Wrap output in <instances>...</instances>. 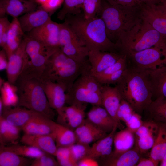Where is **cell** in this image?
<instances>
[{"instance_id":"b9f144b4","label":"cell","mask_w":166,"mask_h":166,"mask_svg":"<svg viewBox=\"0 0 166 166\" xmlns=\"http://www.w3.org/2000/svg\"><path fill=\"white\" fill-rule=\"evenodd\" d=\"M69 146L73 158L77 162L87 156L90 147L89 144L77 142Z\"/></svg>"},{"instance_id":"74e56055","label":"cell","mask_w":166,"mask_h":166,"mask_svg":"<svg viewBox=\"0 0 166 166\" xmlns=\"http://www.w3.org/2000/svg\"><path fill=\"white\" fill-rule=\"evenodd\" d=\"M56 157L59 166H78L77 162L73 158L69 146L57 148Z\"/></svg>"},{"instance_id":"bcb514c9","label":"cell","mask_w":166,"mask_h":166,"mask_svg":"<svg viewBox=\"0 0 166 166\" xmlns=\"http://www.w3.org/2000/svg\"><path fill=\"white\" fill-rule=\"evenodd\" d=\"M143 122L140 115L135 112L129 120L125 123L127 128L135 133L142 125Z\"/></svg>"},{"instance_id":"4fadbf2b","label":"cell","mask_w":166,"mask_h":166,"mask_svg":"<svg viewBox=\"0 0 166 166\" xmlns=\"http://www.w3.org/2000/svg\"><path fill=\"white\" fill-rule=\"evenodd\" d=\"M86 104L65 106L57 113V122L73 130L85 119Z\"/></svg>"},{"instance_id":"9c48e42d","label":"cell","mask_w":166,"mask_h":166,"mask_svg":"<svg viewBox=\"0 0 166 166\" xmlns=\"http://www.w3.org/2000/svg\"><path fill=\"white\" fill-rule=\"evenodd\" d=\"M61 23L51 19L42 26L27 33L30 37L35 39L48 46L60 48L59 39Z\"/></svg>"},{"instance_id":"484cf974","label":"cell","mask_w":166,"mask_h":166,"mask_svg":"<svg viewBox=\"0 0 166 166\" xmlns=\"http://www.w3.org/2000/svg\"><path fill=\"white\" fill-rule=\"evenodd\" d=\"M140 153L135 147L119 155H111L103 160V165L107 166H136L140 158Z\"/></svg>"},{"instance_id":"30bf717a","label":"cell","mask_w":166,"mask_h":166,"mask_svg":"<svg viewBox=\"0 0 166 166\" xmlns=\"http://www.w3.org/2000/svg\"><path fill=\"white\" fill-rule=\"evenodd\" d=\"M158 129V123L151 119L144 121L135 133V146L141 154L151 150L157 136Z\"/></svg>"},{"instance_id":"d590c367","label":"cell","mask_w":166,"mask_h":166,"mask_svg":"<svg viewBox=\"0 0 166 166\" xmlns=\"http://www.w3.org/2000/svg\"><path fill=\"white\" fill-rule=\"evenodd\" d=\"M1 98L4 106L10 107L16 106L18 101L15 86L8 82H4L0 87Z\"/></svg>"},{"instance_id":"ac0fdd59","label":"cell","mask_w":166,"mask_h":166,"mask_svg":"<svg viewBox=\"0 0 166 166\" xmlns=\"http://www.w3.org/2000/svg\"><path fill=\"white\" fill-rule=\"evenodd\" d=\"M102 106L121 126L117 116V112L123 99L118 88L107 85H102L101 89Z\"/></svg>"},{"instance_id":"d6986e66","label":"cell","mask_w":166,"mask_h":166,"mask_svg":"<svg viewBox=\"0 0 166 166\" xmlns=\"http://www.w3.org/2000/svg\"><path fill=\"white\" fill-rule=\"evenodd\" d=\"M23 144L30 146L44 152L56 156L57 147L52 135H31L25 134L20 139Z\"/></svg>"},{"instance_id":"681fc988","label":"cell","mask_w":166,"mask_h":166,"mask_svg":"<svg viewBox=\"0 0 166 166\" xmlns=\"http://www.w3.org/2000/svg\"><path fill=\"white\" fill-rule=\"evenodd\" d=\"M78 166H98L99 164L97 161L88 156H86L77 162Z\"/></svg>"},{"instance_id":"83f0119b","label":"cell","mask_w":166,"mask_h":166,"mask_svg":"<svg viewBox=\"0 0 166 166\" xmlns=\"http://www.w3.org/2000/svg\"><path fill=\"white\" fill-rule=\"evenodd\" d=\"M149 76L153 97L166 98V65L149 72Z\"/></svg>"},{"instance_id":"5bb4252c","label":"cell","mask_w":166,"mask_h":166,"mask_svg":"<svg viewBox=\"0 0 166 166\" xmlns=\"http://www.w3.org/2000/svg\"><path fill=\"white\" fill-rule=\"evenodd\" d=\"M123 55L119 53L99 50L89 51L88 59L92 73L95 75L117 62Z\"/></svg>"},{"instance_id":"6f0895ef","label":"cell","mask_w":166,"mask_h":166,"mask_svg":"<svg viewBox=\"0 0 166 166\" xmlns=\"http://www.w3.org/2000/svg\"><path fill=\"white\" fill-rule=\"evenodd\" d=\"M28 0V1H30L33 2H36V0Z\"/></svg>"},{"instance_id":"7a4b0ae2","label":"cell","mask_w":166,"mask_h":166,"mask_svg":"<svg viewBox=\"0 0 166 166\" xmlns=\"http://www.w3.org/2000/svg\"><path fill=\"white\" fill-rule=\"evenodd\" d=\"M149 71L128 66L127 72L117 87L122 99L138 113L146 110L152 101Z\"/></svg>"},{"instance_id":"1f68e13d","label":"cell","mask_w":166,"mask_h":166,"mask_svg":"<svg viewBox=\"0 0 166 166\" xmlns=\"http://www.w3.org/2000/svg\"><path fill=\"white\" fill-rule=\"evenodd\" d=\"M31 158L19 156L11 151L0 148V166H31Z\"/></svg>"},{"instance_id":"603a6c76","label":"cell","mask_w":166,"mask_h":166,"mask_svg":"<svg viewBox=\"0 0 166 166\" xmlns=\"http://www.w3.org/2000/svg\"><path fill=\"white\" fill-rule=\"evenodd\" d=\"M117 127L116 126L106 136L94 142L90 147L87 156L96 160L101 158L104 160L111 156L113 151L114 137Z\"/></svg>"},{"instance_id":"f35d334b","label":"cell","mask_w":166,"mask_h":166,"mask_svg":"<svg viewBox=\"0 0 166 166\" xmlns=\"http://www.w3.org/2000/svg\"><path fill=\"white\" fill-rule=\"evenodd\" d=\"M102 0H84L82 10L84 17L91 19L97 16Z\"/></svg>"},{"instance_id":"8992f818","label":"cell","mask_w":166,"mask_h":166,"mask_svg":"<svg viewBox=\"0 0 166 166\" xmlns=\"http://www.w3.org/2000/svg\"><path fill=\"white\" fill-rule=\"evenodd\" d=\"M128 65L138 70L151 71L166 65V49L153 47L126 55Z\"/></svg>"},{"instance_id":"ba28073f","label":"cell","mask_w":166,"mask_h":166,"mask_svg":"<svg viewBox=\"0 0 166 166\" xmlns=\"http://www.w3.org/2000/svg\"><path fill=\"white\" fill-rule=\"evenodd\" d=\"M27 37L25 35L24 38L17 49L8 58L6 69L8 82L14 85L28 62L29 58L26 49Z\"/></svg>"},{"instance_id":"3957f363","label":"cell","mask_w":166,"mask_h":166,"mask_svg":"<svg viewBox=\"0 0 166 166\" xmlns=\"http://www.w3.org/2000/svg\"><path fill=\"white\" fill-rule=\"evenodd\" d=\"M115 43L117 52L125 55L153 47L166 49V37L140 18L130 30Z\"/></svg>"},{"instance_id":"5b68a950","label":"cell","mask_w":166,"mask_h":166,"mask_svg":"<svg viewBox=\"0 0 166 166\" xmlns=\"http://www.w3.org/2000/svg\"><path fill=\"white\" fill-rule=\"evenodd\" d=\"M14 85L18 97L16 106L31 110L53 120L54 110L49 104L41 80L20 75Z\"/></svg>"},{"instance_id":"52a82bcc","label":"cell","mask_w":166,"mask_h":166,"mask_svg":"<svg viewBox=\"0 0 166 166\" xmlns=\"http://www.w3.org/2000/svg\"><path fill=\"white\" fill-rule=\"evenodd\" d=\"M90 65L88 59L84 61L79 62L68 57L65 63L50 81L61 84L66 93L71 89L77 79Z\"/></svg>"},{"instance_id":"c3c4849f","label":"cell","mask_w":166,"mask_h":166,"mask_svg":"<svg viewBox=\"0 0 166 166\" xmlns=\"http://www.w3.org/2000/svg\"><path fill=\"white\" fill-rule=\"evenodd\" d=\"M63 0H48L41 6L48 12L51 15L63 3Z\"/></svg>"},{"instance_id":"4316f807","label":"cell","mask_w":166,"mask_h":166,"mask_svg":"<svg viewBox=\"0 0 166 166\" xmlns=\"http://www.w3.org/2000/svg\"><path fill=\"white\" fill-rule=\"evenodd\" d=\"M113 144L114 148L113 156H117L129 150L135 144L134 133L127 128L116 132Z\"/></svg>"},{"instance_id":"836d02e7","label":"cell","mask_w":166,"mask_h":166,"mask_svg":"<svg viewBox=\"0 0 166 166\" xmlns=\"http://www.w3.org/2000/svg\"><path fill=\"white\" fill-rule=\"evenodd\" d=\"M151 120L157 123H166V98H155L146 109Z\"/></svg>"},{"instance_id":"ab89813d","label":"cell","mask_w":166,"mask_h":166,"mask_svg":"<svg viewBox=\"0 0 166 166\" xmlns=\"http://www.w3.org/2000/svg\"><path fill=\"white\" fill-rule=\"evenodd\" d=\"M128 66L127 57L125 55H123L115 63L109 67L102 72L94 76L98 81L110 75L119 70L127 67Z\"/></svg>"},{"instance_id":"277c9868","label":"cell","mask_w":166,"mask_h":166,"mask_svg":"<svg viewBox=\"0 0 166 166\" xmlns=\"http://www.w3.org/2000/svg\"><path fill=\"white\" fill-rule=\"evenodd\" d=\"M140 9L113 6L102 0L97 16L104 21L109 39L115 43L139 21Z\"/></svg>"},{"instance_id":"f5cc1de1","label":"cell","mask_w":166,"mask_h":166,"mask_svg":"<svg viewBox=\"0 0 166 166\" xmlns=\"http://www.w3.org/2000/svg\"><path fill=\"white\" fill-rule=\"evenodd\" d=\"M145 4H157L160 3L161 0H140Z\"/></svg>"},{"instance_id":"816d5d0a","label":"cell","mask_w":166,"mask_h":166,"mask_svg":"<svg viewBox=\"0 0 166 166\" xmlns=\"http://www.w3.org/2000/svg\"><path fill=\"white\" fill-rule=\"evenodd\" d=\"M8 59L5 51L2 49L0 51V70L6 69L8 64Z\"/></svg>"},{"instance_id":"cb8c5ba5","label":"cell","mask_w":166,"mask_h":166,"mask_svg":"<svg viewBox=\"0 0 166 166\" xmlns=\"http://www.w3.org/2000/svg\"><path fill=\"white\" fill-rule=\"evenodd\" d=\"M25 36L18 18H13L8 30L6 45L3 49L8 59L18 47Z\"/></svg>"},{"instance_id":"9f6ffc18","label":"cell","mask_w":166,"mask_h":166,"mask_svg":"<svg viewBox=\"0 0 166 166\" xmlns=\"http://www.w3.org/2000/svg\"><path fill=\"white\" fill-rule=\"evenodd\" d=\"M48 0H36V2L37 3L41 4V5H43Z\"/></svg>"},{"instance_id":"2e32d148","label":"cell","mask_w":166,"mask_h":166,"mask_svg":"<svg viewBox=\"0 0 166 166\" xmlns=\"http://www.w3.org/2000/svg\"><path fill=\"white\" fill-rule=\"evenodd\" d=\"M41 81L50 107L58 113L66 103L65 90L61 84L57 82L48 80H44Z\"/></svg>"},{"instance_id":"f6af8a7d","label":"cell","mask_w":166,"mask_h":166,"mask_svg":"<svg viewBox=\"0 0 166 166\" xmlns=\"http://www.w3.org/2000/svg\"><path fill=\"white\" fill-rule=\"evenodd\" d=\"M10 23L7 16L0 18V46L2 49L6 45L8 32Z\"/></svg>"},{"instance_id":"7402d4cb","label":"cell","mask_w":166,"mask_h":166,"mask_svg":"<svg viewBox=\"0 0 166 166\" xmlns=\"http://www.w3.org/2000/svg\"><path fill=\"white\" fill-rule=\"evenodd\" d=\"M87 118L103 131L109 134L116 126L117 122L102 106L93 105L87 113Z\"/></svg>"},{"instance_id":"e0dca14e","label":"cell","mask_w":166,"mask_h":166,"mask_svg":"<svg viewBox=\"0 0 166 166\" xmlns=\"http://www.w3.org/2000/svg\"><path fill=\"white\" fill-rule=\"evenodd\" d=\"M37 3L26 0H0V18L8 14L19 17L36 10Z\"/></svg>"},{"instance_id":"11a10c76","label":"cell","mask_w":166,"mask_h":166,"mask_svg":"<svg viewBox=\"0 0 166 166\" xmlns=\"http://www.w3.org/2000/svg\"><path fill=\"white\" fill-rule=\"evenodd\" d=\"M160 162V166H166V152Z\"/></svg>"},{"instance_id":"ee69618b","label":"cell","mask_w":166,"mask_h":166,"mask_svg":"<svg viewBox=\"0 0 166 166\" xmlns=\"http://www.w3.org/2000/svg\"><path fill=\"white\" fill-rule=\"evenodd\" d=\"M128 67L122 69L98 81L102 85H117L121 81L126 74Z\"/></svg>"},{"instance_id":"f546056e","label":"cell","mask_w":166,"mask_h":166,"mask_svg":"<svg viewBox=\"0 0 166 166\" xmlns=\"http://www.w3.org/2000/svg\"><path fill=\"white\" fill-rule=\"evenodd\" d=\"M68 57L60 48H58L48 59L41 80H50L65 63Z\"/></svg>"},{"instance_id":"d4e9b609","label":"cell","mask_w":166,"mask_h":166,"mask_svg":"<svg viewBox=\"0 0 166 166\" xmlns=\"http://www.w3.org/2000/svg\"><path fill=\"white\" fill-rule=\"evenodd\" d=\"M50 123L52 129V135L53 137L57 148L69 146L77 142L74 131L52 120Z\"/></svg>"},{"instance_id":"db71d44e","label":"cell","mask_w":166,"mask_h":166,"mask_svg":"<svg viewBox=\"0 0 166 166\" xmlns=\"http://www.w3.org/2000/svg\"><path fill=\"white\" fill-rule=\"evenodd\" d=\"M158 4L166 12V0H161Z\"/></svg>"},{"instance_id":"6da1fadb","label":"cell","mask_w":166,"mask_h":166,"mask_svg":"<svg viewBox=\"0 0 166 166\" xmlns=\"http://www.w3.org/2000/svg\"><path fill=\"white\" fill-rule=\"evenodd\" d=\"M64 20L89 51L95 50L118 53L115 43L108 37L104 22L99 16L87 19L81 13L67 15Z\"/></svg>"},{"instance_id":"7bdbcfd3","label":"cell","mask_w":166,"mask_h":166,"mask_svg":"<svg viewBox=\"0 0 166 166\" xmlns=\"http://www.w3.org/2000/svg\"><path fill=\"white\" fill-rule=\"evenodd\" d=\"M53 156L45 153L33 160L31 166H59L57 160Z\"/></svg>"},{"instance_id":"7c38bea8","label":"cell","mask_w":166,"mask_h":166,"mask_svg":"<svg viewBox=\"0 0 166 166\" xmlns=\"http://www.w3.org/2000/svg\"><path fill=\"white\" fill-rule=\"evenodd\" d=\"M140 16L166 37V12L158 4L142 6L140 9Z\"/></svg>"},{"instance_id":"4dcf8cb0","label":"cell","mask_w":166,"mask_h":166,"mask_svg":"<svg viewBox=\"0 0 166 166\" xmlns=\"http://www.w3.org/2000/svg\"><path fill=\"white\" fill-rule=\"evenodd\" d=\"M158 123L157 136L151 150L149 157L160 162L166 152V123Z\"/></svg>"},{"instance_id":"e575fe53","label":"cell","mask_w":166,"mask_h":166,"mask_svg":"<svg viewBox=\"0 0 166 166\" xmlns=\"http://www.w3.org/2000/svg\"><path fill=\"white\" fill-rule=\"evenodd\" d=\"M0 147L19 156L31 159L37 158L45 153L37 148L30 146L25 144L21 145L16 143L8 146L1 145Z\"/></svg>"},{"instance_id":"d6a6232c","label":"cell","mask_w":166,"mask_h":166,"mask_svg":"<svg viewBox=\"0 0 166 166\" xmlns=\"http://www.w3.org/2000/svg\"><path fill=\"white\" fill-rule=\"evenodd\" d=\"M22 129L11 124L0 116V142L4 145L7 143H14L19 138Z\"/></svg>"},{"instance_id":"9a60e30c","label":"cell","mask_w":166,"mask_h":166,"mask_svg":"<svg viewBox=\"0 0 166 166\" xmlns=\"http://www.w3.org/2000/svg\"><path fill=\"white\" fill-rule=\"evenodd\" d=\"M40 115H42L23 107L4 106L0 116H2L10 124L22 129L30 121Z\"/></svg>"},{"instance_id":"8fae6325","label":"cell","mask_w":166,"mask_h":166,"mask_svg":"<svg viewBox=\"0 0 166 166\" xmlns=\"http://www.w3.org/2000/svg\"><path fill=\"white\" fill-rule=\"evenodd\" d=\"M66 103L69 105L89 103L102 106L101 94L90 91L75 81L71 89L66 93Z\"/></svg>"},{"instance_id":"f907efd6","label":"cell","mask_w":166,"mask_h":166,"mask_svg":"<svg viewBox=\"0 0 166 166\" xmlns=\"http://www.w3.org/2000/svg\"><path fill=\"white\" fill-rule=\"evenodd\" d=\"M159 162L149 156L148 158L141 157L136 166H157Z\"/></svg>"},{"instance_id":"ffe728a7","label":"cell","mask_w":166,"mask_h":166,"mask_svg":"<svg viewBox=\"0 0 166 166\" xmlns=\"http://www.w3.org/2000/svg\"><path fill=\"white\" fill-rule=\"evenodd\" d=\"M74 131L77 142L89 144L104 137L108 134L87 118L85 119Z\"/></svg>"},{"instance_id":"7dc6e473","label":"cell","mask_w":166,"mask_h":166,"mask_svg":"<svg viewBox=\"0 0 166 166\" xmlns=\"http://www.w3.org/2000/svg\"><path fill=\"white\" fill-rule=\"evenodd\" d=\"M109 4L115 6L140 8L143 3L140 0H106Z\"/></svg>"},{"instance_id":"f1b7e54d","label":"cell","mask_w":166,"mask_h":166,"mask_svg":"<svg viewBox=\"0 0 166 166\" xmlns=\"http://www.w3.org/2000/svg\"><path fill=\"white\" fill-rule=\"evenodd\" d=\"M42 115L30 121L22 128L24 133L31 135H49L52 134L50 120Z\"/></svg>"},{"instance_id":"8d00e7d4","label":"cell","mask_w":166,"mask_h":166,"mask_svg":"<svg viewBox=\"0 0 166 166\" xmlns=\"http://www.w3.org/2000/svg\"><path fill=\"white\" fill-rule=\"evenodd\" d=\"M84 0H63V6L57 14L60 20H64L68 14L77 15L81 14Z\"/></svg>"},{"instance_id":"44dd1931","label":"cell","mask_w":166,"mask_h":166,"mask_svg":"<svg viewBox=\"0 0 166 166\" xmlns=\"http://www.w3.org/2000/svg\"><path fill=\"white\" fill-rule=\"evenodd\" d=\"M51 15L41 6L38 9L27 13L18 18L23 31L25 33L46 23L51 19Z\"/></svg>"},{"instance_id":"60d3db41","label":"cell","mask_w":166,"mask_h":166,"mask_svg":"<svg viewBox=\"0 0 166 166\" xmlns=\"http://www.w3.org/2000/svg\"><path fill=\"white\" fill-rule=\"evenodd\" d=\"M135 112L131 105L122 99L117 112V117L120 122L122 121L125 123Z\"/></svg>"}]
</instances>
